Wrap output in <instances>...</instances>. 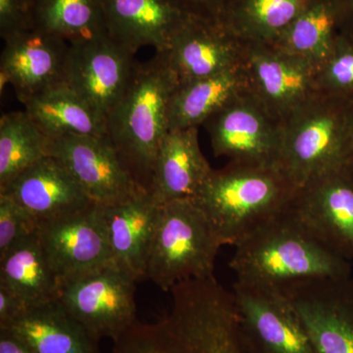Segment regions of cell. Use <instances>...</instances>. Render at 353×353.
Instances as JSON below:
<instances>
[{
	"label": "cell",
	"mask_w": 353,
	"mask_h": 353,
	"mask_svg": "<svg viewBox=\"0 0 353 353\" xmlns=\"http://www.w3.org/2000/svg\"><path fill=\"white\" fill-rule=\"evenodd\" d=\"M350 141H352V159L353 160V101L350 102Z\"/></svg>",
	"instance_id": "37"
},
{
	"label": "cell",
	"mask_w": 353,
	"mask_h": 353,
	"mask_svg": "<svg viewBox=\"0 0 353 353\" xmlns=\"http://www.w3.org/2000/svg\"><path fill=\"white\" fill-rule=\"evenodd\" d=\"M248 92L250 88L243 65L217 75L179 83L169 104V131L201 126Z\"/></svg>",
	"instance_id": "24"
},
{
	"label": "cell",
	"mask_w": 353,
	"mask_h": 353,
	"mask_svg": "<svg viewBox=\"0 0 353 353\" xmlns=\"http://www.w3.org/2000/svg\"><path fill=\"white\" fill-rule=\"evenodd\" d=\"M27 308L19 296L3 285H0V328L8 327Z\"/></svg>",
	"instance_id": "34"
},
{
	"label": "cell",
	"mask_w": 353,
	"mask_h": 353,
	"mask_svg": "<svg viewBox=\"0 0 353 353\" xmlns=\"http://www.w3.org/2000/svg\"><path fill=\"white\" fill-rule=\"evenodd\" d=\"M48 137L26 111L3 114L0 119V192L23 172L48 155Z\"/></svg>",
	"instance_id": "29"
},
{
	"label": "cell",
	"mask_w": 353,
	"mask_h": 353,
	"mask_svg": "<svg viewBox=\"0 0 353 353\" xmlns=\"http://www.w3.org/2000/svg\"><path fill=\"white\" fill-rule=\"evenodd\" d=\"M39 220L6 194H0V257L39 233Z\"/></svg>",
	"instance_id": "31"
},
{
	"label": "cell",
	"mask_w": 353,
	"mask_h": 353,
	"mask_svg": "<svg viewBox=\"0 0 353 353\" xmlns=\"http://www.w3.org/2000/svg\"><path fill=\"white\" fill-rule=\"evenodd\" d=\"M313 0H226L222 21L248 43L273 44Z\"/></svg>",
	"instance_id": "27"
},
{
	"label": "cell",
	"mask_w": 353,
	"mask_h": 353,
	"mask_svg": "<svg viewBox=\"0 0 353 353\" xmlns=\"http://www.w3.org/2000/svg\"><path fill=\"white\" fill-rule=\"evenodd\" d=\"M317 240L353 259V160L336 165L297 188L290 206Z\"/></svg>",
	"instance_id": "8"
},
{
	"label": "cell",
	"mask_w": 353,
	"mask_h": 353,
	"mask_svg": "<svg viewBox=\"0 0 353 353\" xmlns=\"http://www.w3.org/2000/svg\"><path fill=\"white\" fill-rule=\"evenodd\" d=\"M39 240L60 287L67 281L115 261L101 208H90L39 223Z\"/></svg>",
	"instance_id": "15"
},
{
	"label": "cell",
	"mask_w": 353,
	"mask_h": 353,
	"mask_svg": "<svg viewBox=\"0 0 353 353\" xmlns=\"http://www.w3.org/2000/svg\"><path fill=\"white\" fill-rule=\"evenodd\" d=\"M297 188L278 165L228 162L209 174L192 201L223 245H236L255 228L287 210Z\"/></svg>",
	"instance_id": "4"
},
{
	"label": "cell",
	"mask_w": 353,
	"mask_h": 353,
	"mask_svg": "<svg viewBox=\"0 0 353 353\" xmlns=\"http://www.w3.org/2000/svg\"><path fill=\"white\" fill-rule=\"evenodd\" d=\"M341 32H347V34H350V36L353 37V18L350 21V23L347 26H345V29Z\"/></svg>",
	"instance_id": "38"
},
{
	"label": "cell",
	"mask_w": 353,
	"mask_h": 353,
	"mask_svg": "<svg viewBox=\"0 0 353 353\" xmlns=\"http://www.w3.org/2000/svg\"><path fill=\"white\" fill-rule=\"evenodd\" d=\"M0 58V90L10 83L21 102L64 82L70 44L32 28L8 37Z\"/></svg>",
	"instance_id": "17"
},
{
	"label": "cell",
	"mask_w": 353,
	"mask_h": 353,
	"mask_svg": "<svg viewBox=\"0 0 353 353\" xmlns=\"http://www.w3.org/2000/svg\"><path fill=\"white\" fill-rule=\"evenodd\" d=\"M22 103L48 139L65 134L108 136L106 118L65 82L28 97Z\"/></svg>",
	"instance_id": "23"
},
{
	"label": "cell",
	"mask_w": 353,
	"mask_h": 353,
	"mask_svg": "<svg viewBox=\"0 0 353 353\" xmlns=\"http://www.w3.org/2000/svg\"><path fill=\"white\" fill-rule=\"evenodd\" d=\"M170 292L168 314L155 323L137 321L109 353H252L233 292L215 276L181 283Z\"/></svg>",
	"instance_id": "1"
},
{
	"label": "cell",
	"mask_w": 353,
	"mask_h": 353,
	"mask_svg": "<svg viewBox=\"0 0 353 353\" xmlns=\"http://www.w3.org/2000/svg\"><path fill=\"white\" fill-rule=\"evenodd\" d=\"M37 353H101L99 343L54 301L26 309L6 328Z\"/></svg>",
	"instance_id": "22"
},
{
	"label": "cell",
	"mask_w": 353,
	"mask_h": 353,
	"mask_svg": "<svg viewBox=\"0 0 353 353\" xmlns=\"http://www.w3.org/2000/svg\"><path fill=\"white\" fill-rule=\"evenodd\" d=\"M0 194H6L39 223L60 219L92 206L69 171L48 155L23 172Z\"/></svg>",
	"instance_id": "19"
},
{
	"label": "cell",
	"mask_w": 353,
	"mask_h": 353,
	"mask_svg": "<svg viewBox=\"0 0 353 353\" xmlns=\"http://www.w3.org/2000/svg\"><path fill=\"white\" fill-rule=\"evenodd\" d=\"M224 246L202 209L190 199L159 205L146 263V279L170 292L183 282L214 276Z\"/></svg>",
	"instance_id": "5"
},
{
	"label": "cell",
	"mask_w": 353,
	"mask_h": 353,
	"mask_svg": "<svg viewBox=\"0 0 353 353\" xmlns=\"http://www.w3.org/2000/svg\"><path fill=\"white\" fill-rule=\"evenodd\" d=\"M347 16V26L353 18V0H336ZM345 29V28H343Z\"/></svg>",
	"instance_id": "36"
},
{
	"label": "cell",
	"mask_w": 353,
	"mask_h": 353,
	"mask_svg": "<svg viewBox=\"0 0 353 353\" xmlns=\"http://www.w3.org/2000/svg\"><path fill=\"white\" fill-rule=\"evenodd\" d=\"M345 24L347 16L336 0H313L271 46L317 71L328 59Z\"/></svg>",
	"instance_id": "25"
},
{
	"label": "cell",
	"mask_w": 353,
	"mask_h": 353,
	"mask_svg": "<svg viewBox=\"0 0 353 353\" xmlns=\"http://www.w3.org/2000/svg\"><path fill=\"white\" fill-rule=\"evenodd\" d=\"M246 48L223 21L190 17L164 53L182 83L243 66Z\"/></svg>",
	"instance_id": "16"
},
{
	"label": "cell",
	"mask_w": 353,
	"mask_h": 353,
	"mask_svg": "<svg viewBox=\"0 0 353 353\" xmlns=\"http://www.w3.org/2000/svg\"><path fill=\"white\" fill-rule=\"evenodd\" d=\"M32 28V0H0V36L2 39Z\"/></svg>",
	"instance_id": "32"
},
{
	"label": "cell",
	"mask_w": 353,
	"mask_h": 353,
	"mask_svg": "<svg viewBox=\"0 0 353 353\" xmlns=\"http://www.w3.org/2000/svg\"><path fill=\"white\" fill-rule=\"evenodd\" d=\"M32 10L34 28L68 43L108 34L101 0H32Z\"/></svg>",
	"instance_id": "28"
},
{
	"label": "cell",
	"mask_w": 353,
	"mask_h": 353,
	"mask_svg": "<svg viewBox=\"0 0 353 353\" xmlns=\"http://www.w3.org/2000/svg\"><path fill=\"white\" fill-rule=\"evenodd\" d=\"M350 102L319 92L283 123L279 167L296 188L352 157Z\"/></svg>",
	"instance_id": "6"
},
{
	"label": "cell",
	"mask_w": 353,
	"mask_h": 353,
	"mask_svg": "<svg viewBox=\"0 0 353 353\" xmlns=\"http://www.w3.org/2000/svg\"><path fill=\"white\" fill-rule=\"evenodd\" d=\"M232 292L252 353H318L301 318L277 288L236 281Z\"/></svg>",
	"instance_id": "9"
},
{
	"label": "cell",
	"mask_w": 353,
	"mask_h": 353,
	"mask_svg": "<svg viewBox=\"0 0 353 353\" xmlns=\"http://www.w3.org/2000/svg\"><path fill=\"white\" fill-rule=\"evenodd\" d=\"M101 6L108 36L134 54L145 46L166 52L190 18L172 0H101Z\"/></svg>",
	"instance_id": "18"
},
{
	"label": "cell",
	"mask_w": 353,
	"mask_h": 353,
	"mask_svg": "<svg viewBox=\"0 0 353 353\" xmlns=\"http://www.w3.org/2000/svg\"><path fill=\"white\" fill-rule=\"evenodd\" d=\"M318 92L353 101V37L341 32L333 51L316 72Z\"/></svg>",
	"instance_id": "30"
},
{
	"label": "cell",
	"mask_w": 353,
	"mask_h": 353,
	"mask_svg": "<svg viewBox=\"0 0 353 353\" xmlns=\"http://www.w3.org/2000/svg\"><path fill=\"white\" fill-rule=\"evenodd\" d=\"M212 170L199 146V127L170 130L158 150L150 194L158 205L192 199Z\"/></svg>",
	"instance_id": "20"
},
{
	"label": "cell",
	"mask_w": 353,
	"mask_h": 353,
	"mask_svg": "<svg viewBox=\"0 0 353 353\" xmlns=\"http://www.w3.org/2000/svg\"><path fill=\"white\" fill-rule=\"evenodd\" d=\"M0 285L27 307L57 301L60 283L44 254L39 233L0 257Z\"/></svg>",
	"instance_id": "26"
},
{
	"label": "cell",
	"mask_w": 353,
	"mask_h": 353,
	"mask_svg": "<svg viewBox=\"0 0 353 353\" xmlns=\"http://www.w3.org/2000/svg\"><path fill=\"white\" fill-rule=\"evenodd\" d=\"M138 282L113 261L63 283L58 301L95 341H116L137 322Z\"/></svg>",
	"instance_id": "7"
},
{
	"label": "cell",
	"mask_w": 353,
	"mask_h": 353,
	"mask_svg": "<svg viewBox=\"0 0 353 353\" xmlns=\"http://www.w3.org/2000/svg\"><path fill=\"white\" fill-rule=\"evenodd\" d=\"M48 139V155L63 165L95 205H118L146 192L125 168L108 136Z\"/></svg>",
	"instance_id": "10"
},
{
	"label": "cell",
	"mask_w": 353,
	"mask_h": 353,
	"mask_svg": "<svg viewBox=\"0 0 353 353\" xmlns=\"http://www.w3.org/2000/svg\"><path fill=\"white\" fill-rule=\"evenodd\" d=\"M69 44L64 82L108 117L131 82L134 53L108 34Z\"/></svg>",
	"instance_id": "13"
},
{
	"label": "cell",
	"mask_w": 353,
	"mask_h": 353,
	"mask_svg": "<svg viewBox=\"0 0 353 353\" xmlns=\"http://www.w3.org/2000/svg\"><path fill=\"white\" fill-rule=\"evenodd\" d=\"M0 353H37L26 341L7 329H0Z\"/></svg>",
	"instance_id": "35"
},
{
	"label": "cell",
	"mask_w": 353,
	"mask_h": 353,
	"mask_svg": "<svg viewBox=\"0 0 353 353\" xmlns=\"http://www.w3.org/2000/svg\"><path fill=\"white\" fill-rule=\"evenodd\" d=\"M190 17L222 21L226 0H172Z\"/></svg>",
	"instance_id": "33"
},
{
	"label": "cell",
	"mask_w": 353,
	"mask_h": 353,
	"mask_svg": "<svg viewBox=\"0 0 353 353\" xmlns=\"http://www.w3.org/2000/svg\"><path fill=\"white\" fill-rule=\"evenodd\" d=\"M318 353H353V277L306 281L279 289Z\"/></svg>",
	"instance_id": "12"
},
{
	"label": "cell",
	"mask_w": 353,
	"mask_h": 353,
	"mask_svg": "<svg viewBox=\"0 0 353 353\" xmlns=\"http://www.w3.org/2000/svg\"><path fill=\"white\" fill-rule=\"evenodd\" d=\"M243 68L250 94L281 124L319 92L316 69L271 44L248 43Z\"/></svg>",
	"instance_id": "14"
},
{
	"label": "cell",
	"mask_w": 353,
	"mask_h": 353,
	"mask_svg": "<svg viewBox=\"0 0 353 353\" xmlns=\"http://www.w3.org/2000/svg\"><path fill=\"white\" fill-rule=\"evenodd\" d=\"M99 208L114 260L139 282L145 280L159 205L145 192L124 203Z\"/></svg>",
	"instance_id": "21"
},
{
	"label": "cell",
	"mask_w": 353,
	"mask_h": 353,
	"mask_svg": "<svg viewBox=\"0 0 353 353\" xmlns=\"http://www.w3.org/2000/svg\"><path fill=\"white\" fill-rule=\"evenodd\" d=\"M216 157L229 162L278 165L282 124L250 92L226 106L203 124Z\"/></svg>",
	"instance_id": "11"
},
{
	"label": "cell",
	"mask_w": 353,
	"mask_h": 353,
	"mask_svg": "<svg viewBox=\"0 0 353 353\" xmlns=\"http://www.w3.org/2000/svg\"><path fill=\"white\" fill-rule=\"evenodd\" d=\"M229 265L236 281L277 289L352 276L350 261L317 240L290 208L241 239Z\"/></svg>",
	"instance_id": "2"
},
{
	"label": "cell",
	"mask_w": 353,
	"mask_h": 353,
	"mask_svg": "<svg viewBox=\"0 0 353 353\" xmlns=\"http://www.w3.org/2000/svg\"><path fill=\"white\" fill-rule=\"evenodd\" d=\"M179 80L165 53L137 64L131 82L106 117L108 138L141 189L150 192L158 150L169 132L168 109Z\"/></svg>",
	"instance_id": "3"
}]
</instances>
